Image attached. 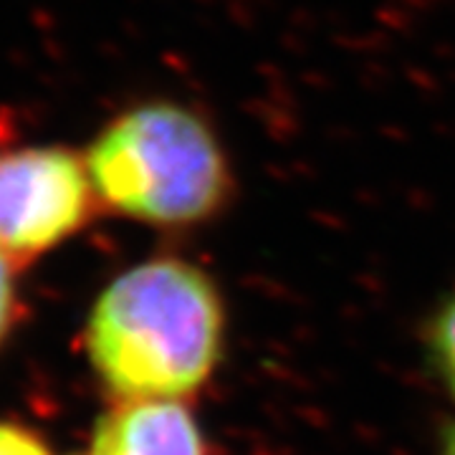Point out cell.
Instances as JSON below:
<instances>
[{
    "mask_svg": "<svg viewBox=\"0 0 455 455\" xmlns=\"http://www.w3.org/2000/svg\"><path fill=\"white\" fill-rule=\"evenodd\" d=\"M94 185L82 155L59 145L0 155V253L26 260L86 226Z\"/></svg>",
    "mask_w": 455,
    "mask_h": 455,
    "instance_id": "3",
    "label": "cell"
},
{
    "mask_svg": "<svg viewBox=\"0 0 455 455\" xmlns=\"http://www.w3.org/2000/svg\"><path fill=\"white\" fill-rule=\"evenodd\" d=\"M440 455H455V423L445 430V438H443V451Z\"/></svg>",
    "mask_w": 455,
    "mask_h": 455,
    "instance_id": "8",
    "label": "cell"
},
{
    "mask_svg": "<svg viewBox=\"0 0 455 455\" xmlns=\"http://www.w3.org/2000/svg\"><path fill=\"white\" fill-rule=\"evenodd\" d=\"M430 341H433V357L438 362L440 374L455 397V293L440 309Z\"/></svg>",
    "mask_w": 455,
    "mask_h": 455,
    "instance_id": "5",
    "label": "cell"
},
{
    "mask_svg": "<svg viewBox=\"0 0 455 455\" xmlns=\"http://www.w3.org/2000/svg\"><path fill=\"white\" fill-rule=\"evenodd\" d=\"M0 455H49L31 433L0 423Z\"/></svg>",
    "mask_w": 455,
    "mask_h": 455,
    "instance_id": "6",
    "label": "cell"
},
{
    "mask_svg": "<svg viewBox=\"0 0 455 455\" xmlns=\"http://www.w3.org/2000/svg\"><path fill=\"white\" fill-rule=\"evenodd\" d=\"M92 455H205V443L188 407L130 400L99 420Z\"/></svg>",
    "mask_w": 455,
    "mask_h": 455,
    "instance_id": "4",
    "label": "cell"
},
{
    "mask_svg": "<svg viewBox=\"0 0 455 455\" xmlns=\"http://www.w3.org/2000/svg\"><path fill=\"white\" fill-rule=\"evenodd\" d=\"M226 314L205 271L155 259L114 278L89 319L86 344L101 379L130 400L197 390L223 352Z\"/></svg>",
    "mask_w": 455,
    "mask_h": 455,
    "instance_id": "1",
    "label": "cell"
},
{
    "mask_svg": "<svg viewBox=\"0 0 455 455\" xmlns=\"http://www.w3.org/2000/svg\"><path fill=\"white\" fill-rule=\"evenodd\" d=\"M13 319V276H11V259L0 253V339Z\"/></svg>",
    "mask_w": 455,
    "mask_h": 455,
    "instance_id": "7",
    "label": "cell"
},
{
    "mask_svg": "<svg viewBox=\"0 0 455 455\" xmlns=\"http://www.w3.org/2000/svg\"><path fill=\"white\" fill-rule=\"evenodd\" d=\"M97 197L140 223H208L230 203L235 175L205 114L172 99H147L112 116L86 147Z\"/></svg>",
    "mask_w": 455,
    "mask_h": 455,
    "instance_id": "2",
    "label": "cell"
}]
</instances>
